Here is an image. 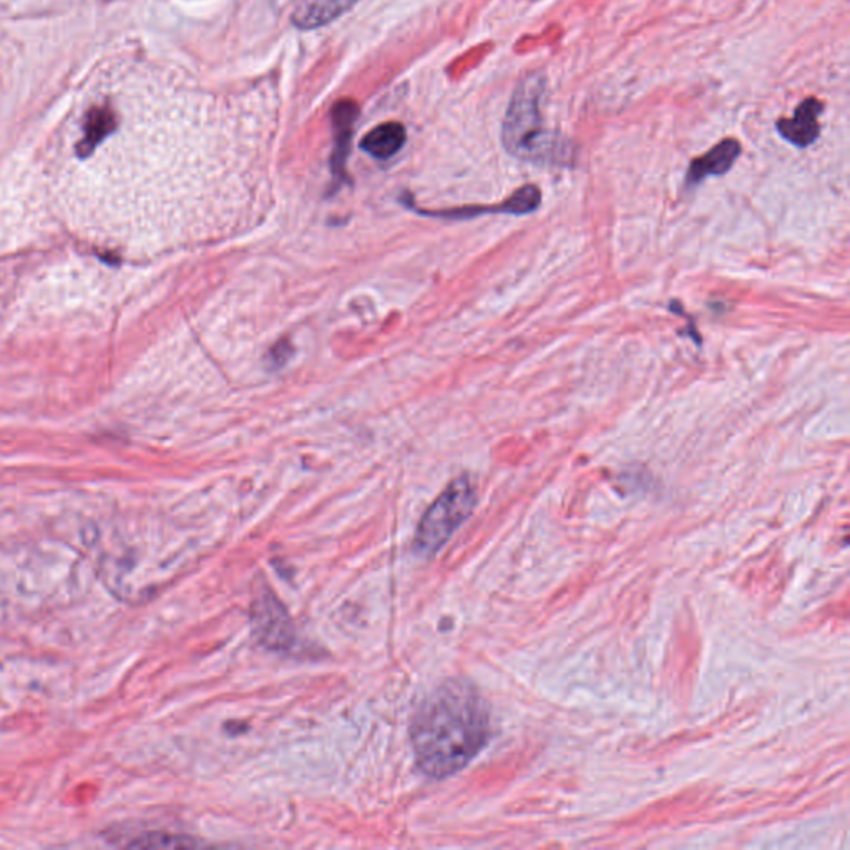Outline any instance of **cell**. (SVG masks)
<instances>
[{"label":"cell","mask_w":850,"mask_h":850,"mask_svg":"<svg viewBox=\"0 0 850 850\" xmlns=\"http://www.w3.org/2000/svg\"><path fill=\"white\" fill-rule=\"evenodd\" d=\"M251 626L261 645L269 650H289L294 643V626L288 610L268 585L256 588L251 605Z\"/></svg>","instance_id":"obj_4"},{"label":"cell","mask_w":850,"mask_h":850,"mask_svg":"<svg viewBox=\"0 0 850 850\" xmlns=\"http://www.w3.org/2000/svg\"><path fill=\"white\" fill-rule=\"evenodd\" d=\"M117 128V118L108 107H93L84 118V137L79 143L80 157L92 155L93 150L107 140Z\"/></svg>","instance_id":"obj_7"},{"label":"cell","mask_w":850,"mask_h":850,"mask_svg":"<svg viewBox=\"0 0 850 850\" xmlns=\"http://www.w3.org/2000/svg\"><path fill=\"white\" fill-rule=\"evenodd\" d=\"M545 79L530 74L517 85L505 113L502 142L512 157L538 167H570L575 158L572 140L545 127L540 100Z\"/></svg>","instance_id":"obj_2"},{"label":"cell","mask_w":850,"mask_h":850,"mask_svg":"<svg viewBox=\"0 0 850 850\" xmlns=\"http://www.w3.org/2000/svg\"><path fill=\"white\" fill-rule=\"evenodd\" d=\"M354 2L356 0H303L296 9L294 22L304 29L319 27L336 19Z\"/></svg>","instance_id":"obj_9"},{"label":"cell","mask_w":850,"mask_h":850,"mask_svg":"<svg viewBox=\"0 0 850 850\" xmlns=\"http://www.w3.org/2000/svg\"><path fill=\"white\" fill-rule=\"evenodd\" d=\"M824 112V105L816 97L804 98L791 118H779L776 123L777 132L786 142L797 148L811 147L817 138L821 137L819 115Z\"/></svg>","instance_id":"obj_5"},{"label":"cell","mask_w":850,"mask_h":850,"mask_svg":"<svg viewBox=\"0 0 850 850\" xmlns=\"http://www.w3.org/2000/svg\"><path fill=\"white\" fill-rule=\"evenodd\" d=\"M542 205V191L535 185H525L515 191L509 200L495 206H479L464 211L462 215H482V213H507V215L523 216L537 211Z\"/></svg>","instance_id":"obj_10"},{"label":"cell","mask_w":850,"mask_h":850,"mask_svg":"<svg viewBox=\"0 0 850 850\" xmlns=\"http://www.w3.org/2000/svg\"><path fill=\"white\" fill-rule=\"evenodd\" d=\"M406 143V130L401 123H384L374 128L362 140L361 147L371 157L386 160L396 155Z\"/></svg>","instance_id":"obj_8"},{"label":"cell","mask_w":850,"mask_h":850,"mask_svg":"<svg viewBox=\"0 0 850 850\" xmlns=\"http://www.w3.org/2000/svg\"><path fill=\"white\" fill-rule=\"evenodd\" d=\"M489 713L480 694L447 681L419 704L411 724L412 748L427 776L442 779L472 761L489 739Z\"/></svg>","instance_id":"obj_1"},{"label":"cell","mask_w":850,"mask_h":850,"mask_svg":"<svg viewBox=\"0 0 850 850\" xmlns=\"http://www.w3.org/2000/svg\"><path fill=\"white\" fill-rule=\"evenodd\" d=\"M743 147L736 138H726L714 145L703 157L694 158L686 171V186H696L708 176H723L741 157Z\"/></svg>","instance_id":"obj_6"},{"label":"cell","mask_w":850,"mask_h":850,"mask_svg":"<svg viewBox=\"0 0 850 850\" xmlns=\"http://www.w3.org/2000/svg\"><path fill=\"white\" fill-rule=\"evenodd\" d=\"M477 502L472 480L467 475L455 479L424 513L416 533V550L432 557L449 542L455 530L469 518Z\"/></svg>","instance_id":"obj_3"}]
</instances>
